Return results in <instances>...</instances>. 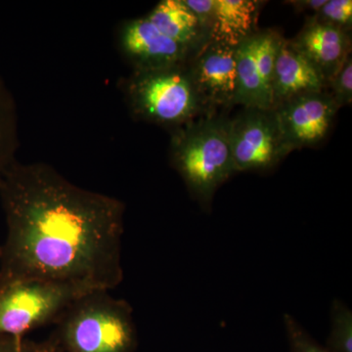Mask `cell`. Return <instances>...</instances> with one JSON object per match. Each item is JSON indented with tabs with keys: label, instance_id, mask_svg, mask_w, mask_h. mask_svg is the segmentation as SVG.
I'll return each mask as SVG.
<instances>
[{
	"label": "cell",
	"instance_id": "cell-1",
	"mask_svg": "<svg viewBox=\"0 0 352 352\" xmlns=\"http://www.w3.org/2000/svg\"><path fill=\"white\" fill-rule=\"evenodd\" d=\"M0 288L41 280L111 292L122 283L119 199L76 186L50 164L16 159L0 178Z\"/></svg>",
	"mask_w": 352,
	"mask_h": 352
},
{
	"label": "cell",
	"instance_id": "cell-2",
	"mask_svg": "<svg viewBox=\"0 0 352 352\" xmlns=\"http://www.w3.org/2000/svg\"><path fill=\"white\" fill-rule=\"evenodd\" d=\"M50 340L62 352H135L138 329L129 302L110 291L80 296L61 314Z\"/></svg>",
	"mask_w": 352,
	"mask_h": 352
},
{
	"label": "cell",
	"instance_id": "cell-3",
	"mask_svg": "<svg viewBox=\"0 0 352 352\" xmlns=\"http://www.w3.org/2000/svg\"><path fill=\"white\" fill-rule=\"evenodd\" d=\"M170 162L189 193L210 210L217 189L235 173L228 136V120L214 115L171 131Z\"/></svg>",
	"mask_w": 352,
	"mask_h": 352
},
{
	"label": "cell",
	"instance_id": "cell-4",
	"mask_svg": "<svg viewBox=\"0 0 352 352\" xmlns=\"http://www.w3.org/2000/svg\"><path fill=\"white\" fill-rule=\"evenodd\" d=\"M120 91L136 120L175 131L201 115L208 116L187 63L152 71H132Z\"/></svg>",
	"mask_w": 352,
	"mask_h": 352
},
{
	"label": "cell",
	"instance_id": "cell-5",
	"mask_svg": "<svg viewBox=\"0 0 352 352\" xmlns=\"http://www.w3.org/2000/svg\"><path fill=\"white\" fill-rule=\"evenodd\" d=\"M94 289L80 285L27 280L0 288V337L25 338L57 321L80 296Z\"/></svg>",
	"mask_w": 352,
	"mask_h": 352
},
{
	"label": "cell",
	"instance_id": "cell-6",
	"mask_svg": "<svg viewBox=\"0 0 352 352\" xmlns=\"http://www.w3.org/2000/svg\"><path fill=\"white\" fill-rule=\"evenodd\" d=\"M228 136L235 173L271 170L291 153L274 109L245 108L228 120Z\"/></svg>",
	"mask_w": 352,
	"mask_h": 352
},
{
	"label": "cell",
	"instance_id": "cell-7",
	"mask_svg": "<svg viewBox=\"0 0 352 352\" xmlns=\"http://www.w3.org/2000/svg\"><path fill=\"white\" fill-rule=\"evenodd\" d=\"M283 36L276 31L256 32L236 47L237 96L244 108L274 109L273 73Z\"/></svg>",
	"mask_w": 352,
	"mask_h": 352
},
{
	"label": "cell",
	"instance_id": "cell-8",
	"mask_svg": "<svg viewBox=\"0 0 352 352\" xmlns=\"http://www.w3.org/2000/svg\"><path fill=\"white\" fill-rule=\"evenodd\" d=\"M187 65L208 113L215 108L236 105V47L208 41L189 58Z\"/></svg>",
	"mask_w": 352,
	"mask_h": 352
},
{
	"label": "cell",
	"instance_id": "cell-9",
	"mask_svg": "<svg viewBox=\"0 0 352 352\" xmlns=\"http://www.w3.org/2000/svg\"><path fill=\"white\" fill-rule=\"evenodd\" d=\"M325 90L300 95L274 108L285 142L291 152L320 144L339 111Z\"/></svg>",
	"mask_w": 352,
	"mask_h": 352
},
{
	"label": "cell",
	"instance_id": "cell-10",
	"mask_svg": "<svg viewBox=\"0 0 352 352\" xmlns=\"http://www.w3.org/2000/svg\"><path fill=\"white\" fill-rule=\"evenodd\" d=\"M120 53L132 71L170 68L188 62L193 52L164 36L145 18L126 21L118 34Z\"/></svg>",
	"mask_w": 352,
	"mask_h": 352
},
{
	"label": "cell",
	"instance_id": "cell-11",
	"mask_svg": "<svg viewBox=\"0 0 352 352\" xmlns=\"http://www.w3.org/2000/svg\"><path fill=\"white\" fill-rule=\"evenodd\" d=\"M289 43L318 69L327 85L346 57L351 54L349 32L310 20Z\"/></svg>",
	"mask_w": 352,
	"mask_h": 352
},
{
	"label": "cell",
	"instance_id": "cell-12",
	"mask_svg": "<svg viewBox=\"0 0 352 352\" xmlns=\"http://www.w3.org/2000/svg\"><path fill=\"white\" fill-rule=\"evenodd\" d=\"M327 85L318 69L283 38L273 73V103L274 108L280 104L300 95L314 94L326 90Z\"/></svg>",
	"mask_w": 352,
	"mask_h": 352
},
{
	"label": "cell",
	"instance_id": "cell-13",
	"mask_svg": "<svg viewBox=\"0 0 352 352\" xmlns=\"http://www.w3.org/2000/svg\"><path fill=\"white\" fill-rule=\"evenodd\" d=\"M261 4L256 0H214L208 41L237 47L256 32Z\"/></svg>",
	"mask_w": 352,
	"mask_h": 352
},
{
	"label": "cell",
	"instance_id": "cell-14",
	"mask_svg": "<svg viewBox=\"0 0 352 352\" xmlns=\"http://www.w3.org/2000/svg\"><path fill=\"white\" fill-rule=\"evenodd\" d=\"M147 19L164 36L186 46L193 54L208 41L207 32L184 0L160 1Z\"/></svg>",
	"mask_w": 352,
	"mask_h": 352
},
{
	"label": "cell",
	"instance_id": "cell-15",
	"mask_svg": "<svg viewBox=\"0 0 352 352\" xmlns=\"http://www.w3.org/2000/svg\"><path fill=\"white\" fill-rule=\"evenodd\" d=\"M19 147L18 111L10 89L0 76V178L16 160Z\"/></svg>",
	"mask_w": 352,
	"mask_h": 352
},
{
	"label": "cell",
	"instance_id": "cell-16",
	"mask_svg": "<svg viewBox=\"0 0 352 352\" xmlns=\"http://www.w3.org/2000/svg\"><path fill=\"white\" fill-rule=\"evenodd\" d=\"M326 347L331 352H352V311L342 300H333Z\"/></svg>",
	"mask_w": 352,
	"mask_h": 352
},
{
	"label": "cell",
	"instance_id": "cell-17",
	"mask_svg": "<svg viewBox=\"0 0 352 352\" xmlns=\"http://www.w3.org/2000/svg\"><path fill=\"white\" fill-rule=\"evenodd\" d=\"M318 24L332 25L349 32L352 25L351 0H327L314 17L308 18Z\"/></svg>",
	"mask_w": 352,
	"mask_h": 352
},
{
	"label": "cell",
	"instance_id": "cell-18",
	"mask_svg": "<svg viewBox=\"0 0 352 352\" xmlns=\"http://www.w3.org/2000/svg\"><path fill=\"white\" fill-rule=\"evenodd\" d=\"M283 321L291 352H331L316 342L293 315L284 314Z\"/></svg>",
	"mask_w": 352,
	"mask_h": 352
},
{
	"label": "cell",
	"instance_id": "cell-19",
	"mask_svg": "<svg viewBox=\"0 0 352 352\" xmlns=\"http://www.w3.org/2000/svg\"><path fill=\"white\" fill-rule=\"evenodd\" d=\"M332 89L333 100L338 107L351 105L352 101V58L349 54L337 73L329 80L327 87Z\"/></svg>",
	"mask_w": 352,
	"mask_h": 352
},
{
	"label": "cell",
	"instance_id": "cell-20",
	"mask_svg": "<svg viewBox=\"0 0 352 352\" xmlns=\"http://www.w3.org/2000/svg\"><path fill=\"white\" fill-rule=\"evenodd\" d=\"M50 340L36 342L25 338L0 337V352H48Z\"/></svg>",
	"mask_w": 352,
	"mask_h": 352
},
{
	"label": "cell",
	"instance_id": "cell-21",
	"mask_svg": "<svg viewBox=\"0 0 352 352\" xmlns=\"http://www.w3.org/2000/svg\"><path fill=\"white\" fill-rule=\"evenodd\" d=\"M186 6L189 7L199 22L210 36V30L212 27V18L214 12V0H184Z\"/></svg>",
	"mask_w": 352,
	"mask_h": 352
},
{
	"label": "cell",
	"instance_id": "cell-22",
	"mask_svg": "<svg viewBox=\"0 0 352 352\" xmlns=\"http://www.w3.org/2000/svg\"><path fill=\"white\" fill-rule=\"evenodd\" d=\"M327 0H295V1H287L295 9L296 12L310 14V17H314L315 14L326 3Z\"/></svg>",
	"mask_w": 352,
	"mask_h": 352
},
{
	"label": "cell",
	"instance_id": "cell-23",
	"mask_svg": "<svg viewBox=\"0 0 352 352\" xmlns=\"http://www.w3.org/2000/svg\"><path fill=\"white\" fill-rule=\"evenodd\" d=\"M50 342H51V346H50V351H48V352H62L61 351H60V349H58L57 347L54 346V344H53V342H51V340H50Z\"/></svg>",
	"mask_w": 352,
	"mask_h": 352
}]
</instances>
